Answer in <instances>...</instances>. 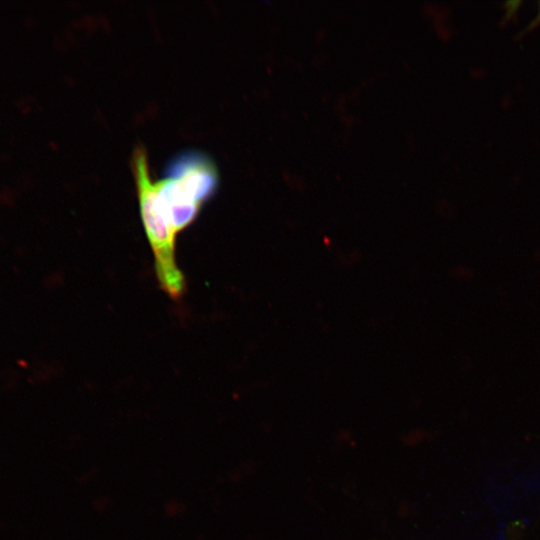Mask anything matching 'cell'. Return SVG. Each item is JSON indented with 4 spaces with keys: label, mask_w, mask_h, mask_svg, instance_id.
Returning <instances> with one entry per match:
<instances>
[{
    "label": "cell",
    "mask_w": 540,
    "mask_h": 540,
    "mask_svg": "<svg viewBox=\"0 0 540 540\" xmlns=\"http://www.w3.org/2000/svg\"><path fill=\"white\" fill-rule=\"evenodd\" d=\"M201 206L217 191L219 172L212 158L204 152L187 150L175 155L164 170V175Z\"/></svg>",
    "instance_id": "7a4b0ae2"
},
{
    "label": "cell",
    "mask_w": 540,
    "mask_h": 540,
    "mask_svg": "<svg viewBox=\"0 0 540 540\" xmlns=\"http://www.w3.org/2000/svg\"><path fill=\"white\" fill-rule=\"evenodd\" d=\"M140 205L141 218L151 245L158 282L172 298L177 299L185 291L186 283L175 257L176 232L159 206L155 181L149 169L148 155L143 145L135 146L131 159Z\"/></svg>",
    "instance_id": "6da1fadb"
},
{
    "label": "cell",
    "mask_w": 540,
    "mask_h": 540,
    "mask_svg": "<svg viewBox=\"0 0 540 540\" xmlns=\"http://www.w3.org/2000/svg\"><path fill=\"white\" fill-rule=\"evenodd\" d=\"M539 23H540V2H539V12H538L537 16L535 17V19L530 23L528 28H532V27L536 26Z\"/></svg>",
    "instance_id": "3957f363"
}]
</instances>
